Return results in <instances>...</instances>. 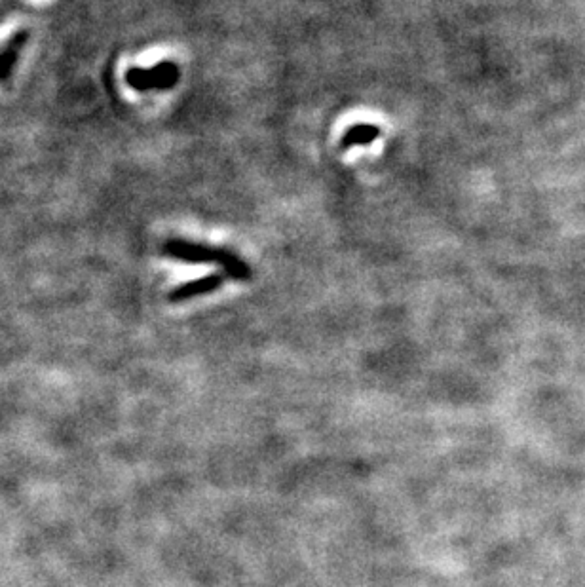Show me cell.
Returning a JSON list of instances; mask_svg holds the SVG:
<instances>
[{
  "mask_svg": "<svg viewBox=\"0 0 585 587\" xmlns=\"http://www.w3.org/2000/svg\"><path fill=\"white\" fill-rule=\"evenodd\" d=\"M27 38H29V31H19L18 35H14V38L6 44V48L0 52V80L8 78L12 73L18 61L19 50L23 48Z\"/></svg>",
  "mask_w": 585,
  "mask_h": 587,
  "instance_id": "5",
  "label": "cell"
},
{
  "mask_svg": "<svg viewBox=\"0 0 585 587\" xmlns=\"http://www.w3.org/2000/svg\"><path fill=\"white\" fill-rule=\"evenodd\" d=\"M164 255L171 259L190 263V265H219L223 259V249H213L204 244H194L187 240H168L162 247Z\"/></svg>",
  "mask_w": 585,
  "mask_h": 587,
  "instance_id": "2",
  "label": "cell"
},
{
  "mask_svg": "<svg viewBox=\"0 0 585 587\" xmlns=\"http://www.w3.org/2000/svg\"><path fill=\"white\" fill-rule=\"evenodd\" d=\"M221 268L225 272V276L230 280H236V282H247L251 280V268L234 253H230L227 249H223V259H221Z\"/></svg>",
  "mask_w": 585,
  "mask_h": 587,
  "instance_id": "6",
  "label": "cell"
},
{
  "mask_svg": "<svg viewBox=\"0 0 585 587\" xmlns=\"http://www.w3.org/2000/svg\"><path fill=\"white\" fill-rule=\"evenodd\" d=\"M126 82L133 90L149 92V90H170L179 82V67L171 61H162L152 69L133 67L126 73Z\"/></svg>",
  "mask_w": 585,
  "mask_h": 587,
  "instance_id": "1",
  "label": "cell"
},
{
  "mask_svg": "<svg viewBox=\"0 0 585 587\" xmlns=\"http://www.w3.org/2000/svg\"><path fill=\"white\" fill-rule=\"evenodd\" d=\"M380 135V128L375 124H356L352 128H348L346 133L340 139V149L348 151L354 147H363V145H371L373 141H377Z\"/></svg>",
  "mask_w": 585,
  "mask_h": 587,
  "instance_id": "4",
  "label": "cell"
},
{
  "mask_svg": "<svg viewBox=\"0 0 585 587\" xmlns=\"http://www.w3.org/2000/svg\"><path fill=\"white\" fill-rule=\"evenodd\" d=\"M227 276L225 274H211L206 278H200V280H194L189 284H181L179 287H175L168 295L170 303H185L190 301L194 297H202V295H208L217 291L221 285L225 284Z\"/></svg>",
  "mask_w": 585,
  "mask_h": 587,
  "instance_id": "3",
  "label": "cell"
}]
</instances>
